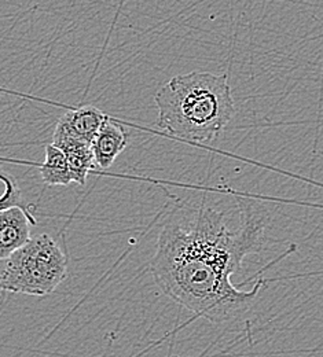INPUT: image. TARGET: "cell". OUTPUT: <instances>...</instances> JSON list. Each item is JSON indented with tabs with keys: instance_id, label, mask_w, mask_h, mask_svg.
Segmentation results:
<instances>
[{
	"instance_id": "obj_3",
	"label": "cell",
	"mask_w": 323,
	"mask_h": 357,
	"mask_svg": "<svg viewBox=\"0 0 323 357\" xmlns=\"http://www.w3.org/2000/svg\"><path fill=\"white\" fill-rule=\"evenodd\" d=\"M68 278V255L48 234H42L1 260L0 286L4 291L46 297Z\"/></svg>"
},
{
	"instance_id": "obj_4",
	"label": "cell",
	"mask_w": 323,
	"mask_h": 357,
	"mask_svg": "<svg viewBox=\"0 0 323 357\" xmlns=\"http://www.w3.org/2000/svg\"><path fill=\"white\" fill-rule=\"evenodd\" d=\"M38 222L27 208H11L0 212V259L6 260L31 241V225Z\"/></svg>"
},
{
	"instance_id": "obj_1",
	"label": "cell",
	"mask_w": 323,
	"mask_h": 357,
	"mask_svg": "<svg viewBox=\"0 0 323 357\" xmlns=\"http://www.w3.org/2000/svg\"><path fill=\"white\" fill-rule=\"evenodd\" d=\"M267 220L253 205L231 224L223 209L201 204L175 208L161 228L150 269L157 286L181 307L215 324L239 319L263 289L241 290L231 276L262 250Z\"/></svg>"
},
{
	"instance_id": "obj_7",
	"label": "cell",
	"mask_w": 323,
	"mask_h": 357,
	"mask_svg": "<svg viewBox=\"0 0 323 357\" xmlns=\"http://www.w3.org/2000/svg\"><path fill=\"white\" fill-rule=\"evenodd\" d=\"M128 144V137L124 128L116 121L106 117L99 132L93 142L95 167L100 169L110 168L116 158L124 151Z\"/></svg>"
},
{
	"instance_id": "obj_2",
	"label": "cell",
	"mask_w": 323,
	"mask_h": 357,
	"mask_svg": "<svg viewBox=\"0 0 323 357\" xmlns=\"http://www.w3.org/2000/svg\"><path fill=\"white\" fill-rule=\"evenodd\" d=\"M157 124L187 142H211L230 124L235 106L227 75L191 72L172 77L154 95Z\"/></svg>"
},
{
	"instance_id": "obj_8",
	"label": "cell",
	"mask_w": 323,
	"mask_h": 357,
	"mask_svg": "<svg viewBox=\"0 0 323 357\" xmlns=\"http://www.w3.org/2000/svg\"><path fill=\"white\" fill-rule=\"evenodd\" d=\"M43 183L48 187H68L73 183L65 154L52 143L47 144L45 161L39 167Z\"/></svg>"
},
{
	"instance_id": "obj_9",
	"label": "cell",
	"mask_w": 323,
	"mask_h": 357,
	"mask_svg": "<svg viewBox=\"0 0 323 357\" xmlns=\"http://www.w3.org/2000/svg\"><path fill=\"white\" fill-rule=\"evenodd\" d=\"M1 181L4 184V192L0 201V211H8L11 208H25L22 205V194L15 180L8 174L1 172Z\"/></svg>"
},
{
	"instance_id": "obj_5",
	"label": "cell",
	"mask_w": 323,
	"mask_h": 357,
	"mask_svg": "<svg viewBox=\"0 0 323 357\" xmlns=\"http://www.w3.org/2000/svg\"><path fill=\"white\" fill-rule=\"evenodd\" d=\"M52 144L65 154L73 183L84 185L90 171L95 168L93 144L82 142L57 128L52 135Z\"/></svg>"
},
{
	"instance_id": "obj_6",
	"label": "cell",
	"mask_w": 323,
	"mask_h": 357,
	"mask_svg": "<svg viewBox=\"0 0 323 357\" xmlns=\"http://www.w3.org/2000/svg\"><path fill=\"white\" fill-rule=\"evenodd\" d=\"M106 117L107 116L98 107L84 105L63 113L55 128L82 142L93 144V139L99 132Z\"/></svg>"
}]
</instances>
